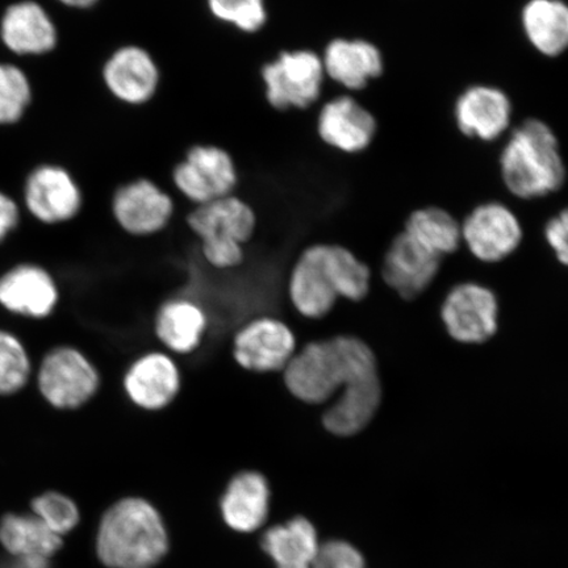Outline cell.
Masks as SVG:
<instances>
[{
    "instance_id": "cell-7",
    "label": "cell",
    "mask_w": 568,
    "mask_h": 568,
    "mask_svg": "<svg viewBox=\"0 0 568 568\" xmlns=\"http://www.w3.org/2000/svg\"><path fill=\"white\" fill-rule=\"evenodd\" d=\"M174 187L196 205L230 196L236 191L240 176L236 161L223 146H190L172 170Z\"/></svg>"
},
{
    "instance_id": "cell-24",
    "label": "cell",
    "mask_w": 568,
    "mask_h": 568,
    "mask_svg": "<svg viewBox=\"0 0 568 568\" xmlns=\"http://www.w3.org/2000/svg\"><path fill=\"white\" fill-rule=\"evenodd\" d=\"M525 41L537 54L557 60L568 52L566 0H527L520 10Z\"/></svg>"
},
{
    "instance_id": "cell-4",
    "label": "cell",
    "mask_w": 568,
    "mask_h": 568,
    "mask_svg": "<svg viewBox=\"0 0 568 568\" xmlns=\"http://www.w3.org/2000/svg\"><path fill=\"white\" fill-rule=\"evenodd\" d=\"M186 223L201 241V252L216 270H232L244 264L245 246L257 231L258 217L251 203L236 194L196 205Z\"/></svg>"
},
{
    "instance_id": "cell-25",
    "label": "cell",
    "mask_w": 568,
    "mask_h": 568,
    "mask_svg": "<svg viewBox=\"0 0 568 568\" xmlns=\"http://www.w3.org/2000/svg\"><path fill=\"white\" fill-rule=\"evenodd\" d=\"M0 34L6 47L17 54L48 53L57 44L53 21L40 4L31 0L7 9Z\"/></svg>"
},
{
    "instance_id": "cell-18",
    "label": "cell",
    "mask_w": 568,
    "mask_h": 568,
    "mask_svg": "<svg viewBox=\"0 0 568 568\" xmlns=\"http://www.w3.org/2000/svg\"><path fill=\"white\" fill-rule=\"evenodd\" d=\"M382 402L381 373L359 376L347 383L323 412V428L339 438L357 436L374 422Z\"/></svg>"
},
{
    "instance_id": "cell-30",
    "label": "cell",
    "mask_w": 568,
    "mask_h": 568,
    "mask_svg": "<svg viewBox=\"0 0 568 568\" xmlns=\"http://www.w3.org/2000/svg\"><path fill=\"white\" fill-rule=\"evenodd\" d=\"M30 355L19 337L0 329V396L18 394L30 382Z\"/></svg>"
},
{
    "instance_id": "cell-19",
    "label": "cell",
    "mask_w": 568,
    "mask_h": 568,
    "mask_svg": "<svg viewBox=\"0 0 568 568\" xmlns=\"http://www.w3.org/2000/svg\"><path fill=\"white\" fill-rule=\"evenodd\" d=\"M60 291L44 267L21 264L0 276V305L19 316L44 318L59 304Z\"/></svg>"
},
{
    "instance_id": "cell-6",
    "label": "cell",
    "mask_w": 568,
    "mask_h": 568,
    "mask_svg": "<svg viewBox=\"0 0 568 568\" xmlns=\"http://www.w3.org/2000/svg\"><path fill=\"white\" fill-rule=\"evenodd\" d=\"M38 386L52 407L73 410L94 399L101 388V374L88 355L77 347L59 346L42 359Z\"/></svg>"
},
{
    "instance_id": "cell-3",
    "label": "cell",
    "mask_w": 568,
    "mask_h": 568,
    "mask_svg": "<svg viewBox=\"0 0 568 568\" xmlns=\"http://www.w3.org/2000/svg\"><path fill=\"white\" fill-rule=\"evenodd\" d=\"M169 551V535L159 509L130 496L106 509L99 524L97 552L109 568H153Z\"/></svg>"
},
{
    "instance_id": "cell-13",
    "label": "cell",
    "mask_w": 568,
    "mask_h": 568,
    "mask_svg": "<svg viewBox=\"0 0 568 568\" xmlns=\"http://www.w3.org/2000/svg\"><path fill=\"white\" fill-rule=\"evenodd\" d=\"M115 222L134 237H149L168 229L175 204L159 183L149 178L122 184L113 194L111 204Z\"/></svg>"
},
{
    "instance_id": "cell-33",
    "label": "cell",
    "mask_w": 568,
    "mask_h": 568,
    "mask_svg": "<svg viewBox=\"0 0 568 568\" xmlns=\"http://www.w3.org/2000/svg\"><path fill=\"white\" fill-rule=\"evenodd\" d=\"M32 509L34 516L60 537L73 530L81 518L77 504L59 493H47L36 497Z\"/></svg>"
},
{
    "instance_id": "cell-5",
    "label": "cell",
    "mask_w": 568,
    "mask_h": 568,
    "mask_svg": "<svg viewBox=\"0 0 568 568\" xmlns=\"http://www.w3.org/2000/svg\"><path fill=\"white\" fill-rule=\"evenodd\" d=\"M266 102L280 112L311 109L322 98L326 75L314 49H284L261 69Z\"/></svg>"
},
{
    "instance_id": "cell-1",
    "label": "cell",
    "mask_w": 568,
    "mask_h": 568,
    "mask_svg": "<svg viewBox=\"0 0 568 568\" xmlns=\"http://www.w3.org/2000/svg\"><path fill=\"white\" fill-rule=\"evenodd\" d=\"M379 372L378 358L366 341L351 335L311 341L284 368L291 396L307 406L329 404L347 382Z\"/></svg>"
},
{
    "instance_id": "cell-8",
    "label": "cell",
    "mask_w": 568,
    "mask_h": 568,
    "mask_svg": "<svg viewBox=\"0 0 568 568\" xmlns=\"http://www.w3.org/2000/svg\"><path fill=\"white\" fill-rule=\"evenodd\" d=\"M515 105L508 92L493 83H471L453 104V120L462 136L493 144L514 128Z\"/></svg>"
},
{
    "instance_id": "cell-10",
    "label": "cell",
    "mask_w": 568,
    "mask_h": 568,
    "mask_svg": "<svg viewBox=\"0 0 568 568\" xmlns=\"http://www.w3.org/2000/svg\"><path fill=\"white\" fill-rule=\"evenodd\" d=\"M297 349L294 331L274 316L248 320L232 339L234 362L254 374L283 373Z\"/></svg>"
},
{
    "instance_id": "cell-36",
    "label": "cell",
    "mask_w": 568,
    "mask_h": 568,
    "mask_svg": "<svg viewBox=\"0 0 568 568\" xmlns=\"http://www.w3.org/2000/svg\"><path fill=\"white\" fill-rule=\"evenodd\" d=\"M19 209L11 197L0 193V243L17 229Z\"/></svg>"
},
{
    "instance_id": "cell-21",
    "label": "cell",
    "mask_w": 568,
    "mask_h": 568,
    "mask_svg": "<svg viewBox=\"0 0 568 568\" xmlns=\"http://www.w3.org/2000/svg\"><path fill=\"white\" fill-rule=\"evenodd\" d=\"M288 297L297 314L310 320L324 318L335 308L338 296L317 244L305 247L291 270Z\"/></svg>"
},
{
    "instance_id": "cell-23",
    "label": "cell",
    "mask_w": 568,
    "mask_h": 568,
    "mask_svg": "<svg viewBox=\"0 0 568 568\" xmlns=\"http://www.w3.org/2000/svg\"><path fill=\"white\" fill-rule=\"evenodd\" d=\"M210 320L201 304L190 297H172L154 316V333L162 346L176 355L193 354L207 335Z\"/></svg>"
},
{
    "instance_id": "cell-35",
    "label": "cell",
    "mask_w": 568,
    "mask_h": 568,
    "mask_svg": "<svg viewBox=\"0 0 568 568\" xmlns=\"http://www.w3.org/2000/svg\"><path fill=\"white\" fill-rule=\"evenodd\" d=\"M544 237L559 264L568 267V207L560 210L546 222Z\"/></svg>"
},
{
    "instance_id": "cell-38",
    "label": "cell",
    "mask_w": 568,
    "mask_h": 568,
    "mask_svg": "<svg viewBox=\"0 0 568 568\" xmlns=\"http://www.w3.org/2000/svg\"><path fill=\"white\" fill-rule=\"evenodd\" d=\"M60 3L65 4L68 7H73V9H90V7L95 6L99 0H59Z\"/></svg>"
},
{
    "instance_id": "cell-34",
    "label": "cell",
    "mask_w": 568,
    "mask_h": 568,
    "mask_svg": "<svg viewBox=\"0 0 568 568\" xmlns=\"http://www.w3.org/2000/svg\"><path fill=\"white\" fill-rule=\"evenodd\" d=\"M312 568H366L364 554L344 539H331L320 544Z\"/></svg>"
},
{
    "instance_id": "cell-32",
    "label": "cell",
    "mask_w": 568,
    "mask_h": 568,
    "mask_svg": "<svg viewBox=\"0 0 568 568\" xmlns=\"http://www.w3.org/2000/svg\"><path fill=\"white\" fill-rule=\"evenodd\" d=\"M31 102V87L23 71L0 63V124L18 122Z\"/></svg>"
},
{
    "instance_id": "cell-26",
    "label": "cell",
    "mask_w": 568,
    "mask_h": 568,
    "mask_svg": "<svg viewBox=\"0 0 568 568\" xmlns=\"http://www.w3.org/2000/svg\"><path fill=\"white\" fill-rule=\"evenodd\" d=\"M320 544L315 525L303 516L275 525L261 539V548L275 568L314 567Z\"/></svg>"
},
{
    "instance_id": "cell-11",
    "label": "cell",
    "mask_w": 568,
    "mask_h": 568,
    "mask_svg": "<svg viewBox=\"0 0 568 568\" xmlns=\"http://www.w3.org/2000/svg\"><path fill=\"white\" fill-rule=\"evenodd\" d=\"M442 320L456 343L487 344L499 331V302L494 291L480 283H459L443 302Z\"/></svg>"
},
{
    "instance_id": "cell-16",
    "label": "cell",
    "mask_w": 568,
    "mask_h": 568,
    "mask_svg": "<svg viewBox=\"0 0 568 568\" xmlns=\"http://www.w3.org/2000/svg\"><path fill=\"white\" fill-rule=\"evenodd\" d=\"M123 386L134 407L160 412L172 406L181 393V368L172 355L149 352L140 355L126 368Z\"/></svg>"
},
{
    "instance_id": "cell-17",
    "label": "cell",
    "mask_w": 568,
    "mask_h": 568,
    "mask_svg": "<svg viewBox=\"0 0 568 568\" xmlns=\"http://www.w3.org/2000/svg\"><path fill=\"white\" fill-rule=\"evenodd\" d=\"M443 261L400 232L383 257L382 278L403 301L414 302L436 281Z\"/></svg>"
},
{
    "instance_id": "cell-20",
    "label": "cell",
    "mask_w": 568,
    "mask_h": 568,
    "mask_svg": "<svg viewBox=\"0 0 568 568\" xmlns=\"http://www.w3.org/2000/svg\"><path fill=\"white\" fill-rule=\"evenodd\" d=\"M81 189L67 170L36 169L26 184V204L36 219L47 224L69 222L82 209Z\"/></svg>"
},
{
    "instance_id": "cell-2",
    "label": "cell",
    "mask_w": 568,
    "mask_h": 568,
    "mask_svg": "<svg viewBox=\"0 0 568 568\" xmlns=\"http://www.w3.org/2000/svg\"><path fill=\"white\" fill-rule=\"evenodd\" d=\"M497 165L504 189L524 202L557 194L567 182L558 134L548 122L535 116L521 120L509 131Z\"/></svg>"
},
{
    "instance_id": "cell-37",
    "label": "cell",
    "mask_w": 568,
    "mask_h": 568,
    "mask_svg": "<svg viewBox=\"0 0 568 568\" xmlns=\"http://www.w3.org/2000/svg\"><path fill=\"white\" fill-rule=\"evenodd\" d=\"M10 568H49V559L45 558H16Z\"/></svg>"
},
{
    "instance_id": "cell-31",
    "label": "cell",
    "mask_w": 568,
    "mask_h": 568,
    "mask_svg": "<svg viewBox=\"0 0 568 568\" xmlns=\"http://www.w3.org/2000/svg\"><path fill=\"white\" fill-rule=\"evenodd\" d=\"M213 19L241 33H258L267 24L266 0H205Z\"/></svg>"
},
{
    "instance_id": "cell-27",
    "label": "cell",
    "mask_w": 568,
    "mask_h": 568,
    "mask_svg": "<svg viewBox=\"0 0 568 568\" xmlns=\"http://www.w3.org/2000/svg\"><path fill=\"white\" fill-rule=\"evenodd\" d=\"M403 232L442 258L456 253L462 244L459 220L439 205H425L412 211L404 222Z\"/></svg>"
},
{
    "instance_id": "cell-28",
    "label": "cell",
    "mask_w": 568,
    "mask_h": 568,
    "mask_svg": "<svg viewBox=\"0 0 568 568\" xmlns=\"http://www.w3.org/2000/svg\"><path fill=\"white\" fill-rule=\"evenodd\" d=\"M0 544L13 558L51 559L62 538L34 515H9L0 521Z\"/></svg>"
},
{
    "instance_id": "cell-14",
    "label": "cell",
    "mask_w": 568,
    "mask_h": 568,
    "mask_svg": "<svg viewBox=\"0 0 568 568\" xmlns=\"http://www.w3.org/2000/svg\"><path fill=\"white\" fill-rule=\"evenodd\" d=\"M103 81L111 95L126 105H146L158 97L162 74L159 62L146 48L128 44L105 61Z\"/></svg>"
},
{
    "instance_id": "cell-29",
    "label": "cell",
    "mask_w": 568,
    "mask_h": 568,
    "mask_svg": "<svg viewBox=\"0 0 568 568\" xmlns=\"http://www.w3.org/2000/svg\"><path fill=\"white\" fill-rule=\"evenodd\" d=\"M323 264L331 276L338 300L358 303L366 300L372 288V270L349 247L318 243Z\"/></svg>"
},
{
    "instance_id": "cell-22",
    "label": "cell",
    "mask_w": 568,
    "mask_h": 568,
    "mask_svg": "<svg viewBox=\"0 0 568 568\" xmlns=\"http://www.w3.org/2000/svg\"><path fill=\"white\" fill-rule=\"evenodd\" d=\"M270 497L272 489L264 474L244 470L234 475L220 501L226 527L237 532H253L264 527Z\"/></svg>"
},
{
    "instance_id": "cell-15",
    "label": "cell",
    "mask_w": 568,
    "mask_h": 568,
    "mask_svg": "<svg viewBox=\"0 0 568 568\" xmlns=\"http://www.w3.org/2000/svg\"><path fill=\"white\" fill-rule=\"evenodd\" d=\"M322 54L326 80L347 94L366 90L386 71V57L378 44L364 38H333Z\"/></svg>"
},
{
    "instance_id": "cell-9",
    "label": "cell",
    "mask_w": 568,
    "mask_h": 568,
    "mask_svg": "<svg viewBox=\"0 0 568 568\" xmlns=\"http://www.w3.org/2000/svg\"><path fill=\"white\" fill-rule=\"evenodd\" d=\"M462 243L483 264H499L517 252L524 229L506 203L487 201L475 205L460 222Z\"/></svg>"
},
{
    "instance_id": "cell-12",
    "label": "cell",
    "mask_w": 568,
    "mask_h": 568,
    "mask_svg": "<svg viewBox=\"0 0 568 568\" xmlns=\"http://www.w3.org/2000/svg\"><path fill=\"white\" fill-rule=\"evenodd\" d=\"M316 133L332 151L358 155L367 152L378 139L379 122L368 106L346 92L320 106Z\"/></svg>"
}]
</instances>
